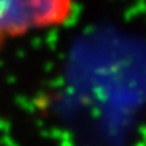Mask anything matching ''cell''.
<instances>
[{
    "label": "cell",
    "mask_w": 146,
    "mask_h": 146,
    "mask_svg": "<svg viewBox=\"0 0 146 146\" xmlns=\"http://www.w3.org/2000/svg\"><path fill=\"white\" fill-rule=\"evenodd\" d=\"M73 14L74 0H0V49L33 33L65 26Z\"/></svg>",
    "instance_id": "cell-1"
}]
</instances>
